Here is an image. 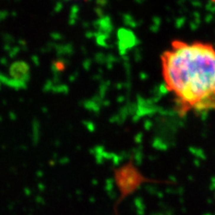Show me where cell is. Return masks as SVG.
<instances>
[{"instance_id": "6da1fadb", "label": "cell", "mask_w": 215, "mask_h": 215, "mask_svg": "<svg viewBox=\"0 0 215 215\" xmlns=\"http://www.w3.org/2000/svg\"><path fill=\"white\" fill-rule=\"evenodd\" d=\"M161 73L179 117L215 113V46L173 40L161 55Z\"/></svg>"}, {"instance_id": "7a4b0ae2", "label": "cell", "mask_w": 215, "mask_h": 215, "mask_svg": "<svg viewBox=\"0 0 215 215\" xmlns=\"http://www.w3.org/2000/svg\"><path fill=\"white\" fill-rule=\"evenodd\" d=\"M113 178L118 193L117 200L114 205L115 214L118 215L117 210L121 203L127 198L135 194L144 184L149 183H168L167 181H160L146 177L135 165L133 160H129L127 162L121 164L113 170Z\"/></svg>"}, {"instance_id": "3957f363", "label": "cell", "mask_w": 215, "mask_h": 215, "mask_svg": "<svg viewBox=\"0 0 215 215\" xmlns=\"http://www.w3.org/2000/svg\"><path fill=\"white\" fill-rule=\"evenodd\" d=\"M68 1H80V0H68Z\"/></svg>"}, {"instance_id": "277c9868", "label": "cell", "mask_w": 215, "mask_h": 215, "mask_svg": "<svg viewBox=\"0 0 215 215\" xmlns=\"http://www.w3.org/2000/svg\"><path fill=\"white\" fill-rule=\"evenodd\" d=\"M211 2H213V3H215V0H211Z\"/></svg>"}]
</instances>
